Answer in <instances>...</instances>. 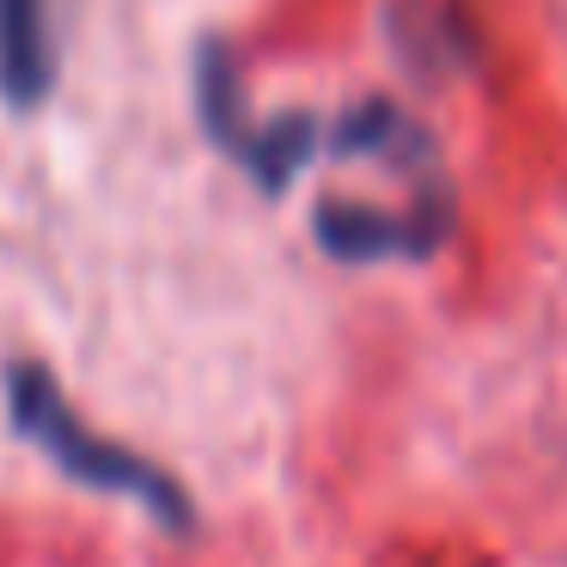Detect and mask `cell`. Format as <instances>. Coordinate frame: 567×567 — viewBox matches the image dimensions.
<instances>
[{
    "label": "cell",
    "mask_w": 567,
    "mask_h": 567,
    "mask_svg": "<svg viewBox=\"0 0 567 567\" xmlns=\"http://www.w3.org/2000/svg\"><path fill=\"white\" fill-rule=\"evenodd\" d=\"M7 403H13V427L25 433L31 445H43L74 482H92V488H104V494H128V501H141L159 525H189L184 488H177L165 470H153L147 457H135L128 445L92 433L86 421L68 409V396L55 391V379L43 367H13Z\"/></svg>",
    "instance_id": "1"
},
{
    "label": "cell",
    "mask_w": 567,
    "mask_h": 567,
    "mask_svg": "<svg viewBox=\"0 0 567 567\" xmlns=\"http://www.w3.org/2000/svg\"><path fill=\"white\" fill-rule=\"evenodd\" d=\"M452 208H409L384 214L367 202H323L318 208V245L342 262H379V257H433L445 245Z\"/></svg>",
    "instance_id": "2"
},
{
    "label": "cell",
    "mask_w": 567,
    "mask_h": 567,
    "mask_svg": "<svg viewBox=\"0 0 567 567\" xmlns=\"http://www.w3.org/2000/svg\"><path fill=\"white\" fill-rule=\"evenodd\" d=\"M55 80L50 50V0H0V92L31 111Z\"/></svg>",
    "instance_id": "3"
}]
</instances>
